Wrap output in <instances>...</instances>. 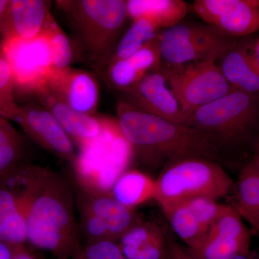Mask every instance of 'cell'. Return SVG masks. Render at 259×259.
Segmentation results:
<instances>
[{
	"label": "cell",
	"instance_id": "obj_1",
	"mask_svg": "<svg viewBox=\"0 0 259 259\" xmlns=\"http://www.w3.org/2000/svg\"><path fill=\"white\" fill-rule=\"evenodd\" d=\"M74 182L37 165L26 196L28 243L57 259H72L81 244Z\"/></svg>",
	"mask_w": 259,
	"mask_h": 259
},
{
	"label": "cell",
	"instance_id": "obj_2",
	"mask_svg": "<svg viewBox=\"0 0 259 259\" xmlns=\"http://www.w3.org/2000/svg\"><path fill=\"white\" fill-rule=\"evenodd\" d=\"M185 125L202 134L220 164L241 167L259 154L258 94L234 90L199 107Z\"/></svg>",
	"mask_w": 259,
	"mask_h": 259
},
{
	"label": "cell",
	"instance_id": "obj_3",
	"mask_svg": "<svg viewBox=\"0 0 259 259\" xmlns=\"http://www.w3.org/2000/svg\"><path fill=\"white\" fill-rule=\"evenodd\" d=\"M117 118L122 138L146 163L161 164L163 168L187 158H204L219 163L205 138L192 127L139 111L120 100Z\"/></svg>",
	"mask_w": 259,
	"mask_h": 259
},
{
	"label": "cell",
	"instance_id": "obj_4",
	"mask_svg": "<svg viewBox=\"0 0 259 259\" xmlns=\"http://www.w3.org/2000/svg\"><path fill=\"white\" fill-rule=\"evenodd\" d=\"M56 3L69 20L83 58L104 77L128 18L125 0H71Z\"/></svg>",
	"mask_w": 259,
	"mask_h": 259
},
{
	"label": "cell",
	"instance_id": "obj_5",
	"mask_svg": "<svg viewBox=\"0 0 259 259\" xmlns=\"http://www.w3.org/2000/svg\"><path fill=\"white\" fill-rule=\"evenodd\" d=\"M233 181L222 165L204 158H187L167 165L155 180L153 199L158 204L192 197H226Z\"/></svg>",
	"mask_w": 259,
	"mask_h": 259
},
{
	"label": "cell",
	"instance_id": "obj_6",
	"mask_svg": "<svg viewBox=\"0 0 259 259\" xmlns=\"http://www.w3.org/2000/svg\"><path fill=\"white\" fill-rule=\"evenodd\" d=\"M223 55L213 54L186 64H164L160 66V71L166 78L187 120L199 107L236 90L225 79L217 64Z\"/></svg>",
	"mask_w": 259,
	"mask_h": 259
},
{
	"label": "cell",
	"instance_id": "obj_7",
	"mask_svg": "<svg viewBox=\"0 0 259 259\" xmlns=\"http://www.w3.org/2000/svg\"><path fill=\"white\" fill-rule=\"evenodd\" d=\"M0 48L11 71L15 95L33 96L46 88L54 67L49 40L44 32L31 40L7 37L0 40Z\"/></svg>",
	"mask_w": 259,
	"mask_h": 259
},
{
	"label": "cell",
	"instance_id": "obj_8",
	"mask_svg": "<svg viewBox=\"0 0 259 259\" xmlns=\"http://www.w3.org/2000/svg\"><path fill=\"white\" fill-rule=\"evenodd\" d=\"M36 164L24 162L0 178V241L28 243L25 207Z\"/></svg>",
	"mask_w": 259,
	"mask_h": 259
},
{
	"label": "cell",
	"instance_id": "obj_9",
	"mask_svg": "<svg viewBox=\"0 0 259 259\" xmlns=\"http://www.w3.org/2000/svg\"><path fill=\"white\" fill-rule=\"evenodd\" d=\"M251 233L231 205L222 204L199 248H186L194 259H233L250 253Z\"/></svg>",
	"mask_w": 259,
	"mask_h": 259
},
{
	"label": "cell",
	"instance_id": "obj_10",
	"mask_svg": "<svg viewBox=\"0 0 259 259\" xmlns=\"http://www.w3.org/2000/svg\"><path fill=\"white\" fill-rule=\"evenodd\" d=\"M163 215L188 248L202 245L222 204L207 197H192L158 204Z\"/></svg>",
	"mask_w": 259,
	"mask_h": 259
},
{
	"label": "cell",
	"instance_id": "obj_11",
	"mask_svg": "<svg viewBox=\"0 0 259 259\" xmlns=\"http://www.w3.org/2000/svg\"><path fill=\"white\" fill-rule=\"evenodd\" d=\"M15 122L34 142L74 166L78 158L74 144L55 117L38 102L20 105Z\"/></svg>",
	"mask_w": 259,
	"mask_h": 259
},
{
	"label": "cell",
	"instance_id": "obj_12",
	"mask_svg": "<svg viewBox=\"0 0 259 259\" xmlns=\"http://www.w3.org/2000/svg\"><path fill=\"white\" fill-rule=\"evenodd\" d=\"M120 93V101L139 111L181 125L187 121L160 69L148 72L132 88Z\"/></svg>",
	"mask_w": 259,
	"mask_h": 259
},
{
	"label": "cell",
	"instance_id": "obj_13",
	"mask_svg": "<svg viewBox=\"0 0 259 259\" xmlns=\"http://www.w3.org/2000/svg\"><path fill=\"white\" fill-rule=\"evenodd\" d=\"M46 88L75 111L95 115L99 102V85L93 74L70 67L53 68Z\"/></svg>",
	"mask_w": 259,
	"mask_h": 259
},
{
	"label": "cell",
	"instance_id": "obj_14",
	"mask_svg": "<svg viewBox=\"0 0 259 259\" xmlns=\"http://www.w3.org/2000/svg\"><path fill=\"white\" fill-rule=\"evenodd\" d=\"M236 40L218 65L228 83L236 90L258 94L259 39Z\"/></svg>",
	"mask_w": 259,
	"mask_h": 259
},
{
	"label": "cell",
	"instance_id": "obj_15",
	"mask_svg": "<svg viewBox=\"0 0 259 259\" xmlns=\"http://www.w3.org/2000/svg\"><path fill=\"white\" fill-rule=\"evenodd\" d=\"M76 207L100 218L106 225L114 241L141 222L134 209L128 208L108 194L93 193L74 185Z\"/></svg>",
	"mask_w": 259,
	"mask_h": 259
},
{
	"label": "cell",
	"instance_id": "obj_16",
	"mask_svg": "<svg viewBox=\"0 0 259 259\" xmlns=\"http://www.w3.org/2000/svg\"><path fill=\"white\" fill-rule=\"evenodd\" d=\"M34 97L37 101L52 114L74 146L81 148L91 142L100 134L102 120L95 115L75 111L56 98L47 88H42Z\"/></svg>",
	"mask_w": 259,
	"mask_h": 259
},
{
	"label": "cell",
	"instance_id": "obj_17",
	"mask_svg": "<svg viewBox=\"0 0 259 259\" xmlns=\"http://www.w3.org/2000/svg\"><path fill=\"white\" fill-rule=\"evenodd\" d=\"M167 237L156 223L141 221L124 233L117 243L126 259H165Z\"/></svg>",
	"mask_w": 259,
	"mask_h": 259
},
{
	"label": "cell",
	"instance_id": "obj_18",
	"mask_svg": "<svg viewBox=\"0 0 259 259\" xmlns=\"http://www.w3.org/2000/svg\"><path fill=\"white\" fill-rule=\"evenodd\" d=\"M236 40L220 33L199 40L158 44L161 61L166 64L180 65L206 59L213 54H225Z\"/></svg>",
	"mask_w": 259,
	"mask_h": 259
},
{
	"label": "cell",
	"instance_id": "obj_19",
	"mask_svg": "<svg viewBox=\"0 0 259 259\" xmlns=\"http://www.w3.org/2000/svg\"><path fill=\"white\" fill-rule=\"evenodd\" d=\"M52 3L47 0H10L9 37L31 40L38 36L52 15Z\"/></svg>",
	"mask_w": 259,
	"mask_h": 259
},
{
	"label": "cell",
	"instance_id": "obj_20",
	"mask_svg": "<svg viewBox=\"0 0 259 259\" xmlns=\"http://www.w3.org/2000/svg\"><path fill=\"white\" fill-rule=\"evenodd\" d=\"M234 204L231 205L244 218L255 235L259 233V154L241 167L236 185Z\"/></svg>",
	"mask_w": 259,
	"mask_h": 259
},
{
	"label": "cell",
	"instance_id": "obj_21",
	"mask_svg": "<svg viewBox=\"0 0 259 259\" xmlns=\"http://www.w3.org/2000/svg\"><path fill=\"white\" fill-rule=\"evenodd\" d=\"M125 3L128 18L147 19L159 30L180 23L188 13L187 3L182 0H127Z\"/></svg>",
	"mask_w": 259,
	"mask_h": 259
},
{
	"label": "cell",
	"instance_id": "obj_22",
	"mask_svg": "<svg viewBox=\"0 0 259 259\" xmlns=\"http://www.w3.org/2000/svg\"><path fill=\"white\" fill-rule=\"evenodd\" d=\"M155 180L139 170H127L121 174L112 186L110 194L117 202L128 208L153 199Z\"/></svg>",
	"mask_w": 259,
	"mask_h": 259
},
{
	"label": "cell",
	"instance_id": "obj_23",
	"mask_svg": "<svg viewBox=\"0 0 259 259\" xmlns=\"http://www.w3.org/2000/svg\"><path fill=\"white\" fill-rule=\"evenodd\" d=\"M223 35L243 37L258 31L259 1L241 0V3L226 13L212 25Z\"/></svg>",
	"mask_w": 259,
	"mask_h": 259
},
{
	"label": "cell",
	"instance_id": "obj_24",
	"mask_svg": "<svg viewBox=\"0 0 259 259\" xmlns=\"http://www.w3.org/2000/svg\"><path fill=\"white\" fill-rule=\"evenodd\" d=\"M26 141L10 120L0 117V178L27 160Z\"/></svg>",
	"mask_w": 259,
	"mask_h": 259
},
{
	"label": "cell",
	"instance_id": "obj_25",
	"mask_svg": "<svg viewBox=\"0 0 259 259\" xmlns=\"http://www.w3.org/2000/svg\"><path fill=\"white\" fill-rule=\"evenodd\" d=\"M158 33L159 30L147 19L134 20L131 28L117 42L107 66L116 61L128 59Z\"/></svg>",
	"mask_w": 259,
	"mask_h": 259
},
{
	"label": "cell",
	"instance_id": "obj_26",
	"mask_svg": "<svg viewBox=\"0 0 259 259\" xmlns=\"http://www.w3.org/2000/svg\"><path fill=\"white\" fill-rule=\"evenodd\" d=\"M42 32L49 40L53 67L58 69L70 67L74 57L72 44L53 15L49 18Z\"/></svg>",
	"mask_w": 259,
	"mask_h": 259
},
{
	"label": "cell",
	"instance_id": "obj_27",
	"mask_svg": "<svg viewBox=\"0 0 259 259\" xmlns=\"http://www.w3.org/2000/svg\"><path fill=\"white\" fill-rule=\"evenodd\" d=\"M221 33L211 25L202 24L179 23L167 28L158 34V41L162 42H179L187 40H199L214 36Z\"/></svg>",
	"mask_w": 259,
	"mask_h": 259
},
{
	"label": "cell",
	"instance_id": "obj_28",
	"mask_svg": "<svg viewBox=\"0 0 259 259\" xmlns=\"http://www.w3.org/2000/svg\"><path fill=\"white\" fill-rule=\"evenodd\" d=\"M19 109L11 71L8 63L0 56V117L15 121Z\"/></svg>",
	"mask_w": 259,
	"mask_h": 259
},
{
	"label": "cell",
	"instance_id": "obj_29",
	"mask_svg": "<svg viewBox=\"0 0 259 259\" xmlns=\"http://www.w3.org/2000/svg\"><path fill=\"white\" fill-rule=\"evenodd\" d=\"M146 74L136 69L127 59H124L109 65L104 78L120 93L132 88Z\"/></svg>",
	"mask_w": 259,
	"mask_h": 259
},
{
	"label": "cell",
	"instance_id": "obj_30",
	"mask_svg": "<svg viewBox=\"0 0 259 259\" xmlns=\"http://www.w3.org/2000/svg\"><path fill=\"white\" fill-rule=\"evenodd\" d=\"M241 2V0H196L193 8L205 23L212 26L218 19L236 8Z\"/></svg>",
	"mask_w": 259,
	"mask_h": 259
},
{
	"label": "cell",
	"instance_id": "obj_31",
	"mask_svg": "<svg viewBox=\"0 0 259 259\" xmlns=\"http://www.w3.org/2000/svg\"><path fill=\"white\" fill-rule=\"evenodd\" d=\"M157 36L145 44L134 55L126 59L141 72L148 73L149 71L158 70L161 66V58Z\"/></svg>",
	"mask_w": 259,
	"mask_h": 259
},
{
	"label": "cell",
	"instance_id": "obj_32",
	"mask_svg": "<svg viewBox=\"0 0 259 259\" xmlns=\"http://www.w3.org/2000/svg\"><path fill=\"white\" fill-rule=\"evenodd\" d=\"M72 259H126L117 242L100 241L88 243Z\"/></svg>",
	"mask_w": 259,
	"mask_h": 259
},
{
	"label": "cell",
	"instance_id": "obj_33",
	"mask_svg": "<svg viewBox=\"0 0 259 259\" xmlns=\"http://www.w3.org/2000/svg\"><path fill=\"white\" fill-rule=\"evenodd\" d=\"M79 214L80 234L86 237L88 243L100 241H114L108 228L100 218L86 212H78ZM117 242V241H116Z\"/></svg>",
	"mask_w": 259,
	"mask_h": 259
},
{
	"label": "cell",
	"instance_id": "obj_34",
	"mask_svg": "<svg viewBox=\"0 0 259 259\" xmlns=\"http://www.w3.org/2000/svg\"><path fill=\"white\" fill-rule=\"evenodd\" d=\"M10 0H0V40L10 36Z\"/></svg>",
	"mask_w": 259,
	"mask_h": 259
},
{
	"label": "cell",
	"instance_id": "obj_35",
	"mask_svg": "<svg viewBox=\"0 0 259 259\" xmlns=\"http://www.w3.org/2000/svg\"><path fill=\"white\" fill-rule=\"evenodd\" d=\"M165 259H194L188 253L186 248H183L175 241L173 238H167L166 254Z\"/></svg>",
	"mask_w": 259,
	"mask_h": 259
},
{
	"label": "cell",
	"instance_id": "obj_36",
	"mask_svg": "<svg viewBox=\"0 0 259 259\" xmlns=\"http://www.w3.org/2000/svg\"><path fill=\"white\" fill-rule=\"evenodd\" d=\"M13 259H41L25 244H16Z\"/></svg>",
	"mask_w": 259,
	"mask_h": 259
},
{
	"label": "cell",
	"instance_id": "obj_37",
	"mask_svg": "<svg viewBox=\"0 0 259 259\" xmlns=\"http://www.w3.org/2000/svg\"><path fill=\"white\" fill-rule=\"evenodd\" d=\"M15 245L0 241V259H13Z\"/></svg>",
	"mask_w": 259,
	"mask_h": 259
},
{
	"label": "cell",
	"instance_id": "obj_38",
	"mask_svg": "<svg viewBox=\"0 0 259 259\" xmlns=\"http://www.w3.org/2000/svg\"><path fill=\"white\" fill-rule=\"evenodd\" d=\"M233 259H258L256 254L255 253H251L250 252L248 254L245 255H238V256L235 257Z\"/></svg>",
	"mask_w": 259,
	"mask_h": 259
},
{
	"label": "cell",
	"instance_id": "obj_39",
	"mask_svg": "<svg viewBox=\"0 0 259 259\" xmlns=\"http://www.w3.org/2000/svg\"><path fill=\"white\" fill-rule=\"evenodd\" d=\"M0 56H1V48H0Z\"/></svg>",
	"mask_w": 259,
	"mask_h": 259
}]
</instances>
